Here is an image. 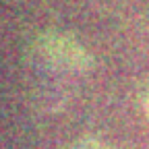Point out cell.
I'll use <instances>...</instances> for the list:
<instances>
[{
  "instance_id": "1",
  "label": "cell",
  "mask_w": 149,
  "mask_h": 149,
  "mask_svg": "<svg viewBox=\"0 0 149 149\" xmlns=\"http://www.w3.org/2000/svg\"><path fill=\"white\" fill-rule=\"evenodd\" d=\"M74 149H100L95 143H83V145H77Z\"/></svg>"
}]
</instances>
